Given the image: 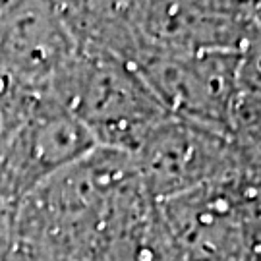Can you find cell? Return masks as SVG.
<instances>
[{
  "instance_id": "obj_1",
  "label": "cell",
  "mask_w": 261,
  "mask_h": 261,
  "mask_svg": "<svg viewBox=\"0 0 261 261\" xmlns=\"http://www.w3.org/2000/svg\"><path fill=\"white\" fill-rule=\"evenodd\" d=\"M151 203L130 153L95 147L23 199L12 238L56 261H82Z\"/></svg>"
},
{
  "instance_id": "obj_2",
  "label": "cell",
  "mask_w": 261,
  "mask_h": 261,
  "mask_svg": "<svg viewBox=\"0 0 261 261\" xmlns=\"http://www.w3.org/2000/svg\"><path fill=\"white\" fill-rule=\"evenodd\" d=\"M48 95L84 124L99 147L130 155L168 116L136 66L82 48L53 77Z\"/></svg>"
},
{
  "instance_id": "obj_3",
  "label": "cell",
  "mask_w": 261,
  "mask_h": 261,
  "mask_svg": "<svg viewBox=\"0 0 261 261\" xmlns=\"http://www.w3.org/2000/svg\"><path fill=\"white\" fill-rule=\"evenodd\" d=\"M95 147L84 124L43 95L0 151V213L14 219L25 197Z\"/></svg>"
},
{
  "instance_id": "obj_4",
  "label": "cell",
  "mask_w": 261,
  "mask_h": 261,
  "mask_svg": "<svg viewBox=\"0 0 261 261\" xmlns=\"http://www.w3.org/2000/svg\"><path fill=\"white\" fill-rule=\"evenodd\" d=\"M132 159L145 194L159 203L221 180L230 153L223 132L168 114Z\"/></svg>"
},
{
  "instance_id": "obj_5",
  "label": "cell",
  "mask_w": 261,
  "mask_h": 261,
  "mask_svg": "<svg viewBox=\"0 0 261 261\" xmlns=\"http://www.w3.org/2000/svg\"><path fill=\"white\" fill-rule=\"evenodd\" d=\"M75 50L58 2H0V64L28 84L48 93Z\"/></svg>"
},
{
  "instance_id": "obj_6",
  "label": "cell",
  "mask_w": 261,
  "mask_h": 261,
  "mask_svg": "<svg viewBox=\"0 0 261 261\" xmlns=\"http://www.w3.org/2000/svg\"><path fill=\"white\" fill-rule=\"evenodd\" d=\"M43 95H47V91L37 89L0 64V151Z\"/></svg>"
},
{
  "instance_id": "obj_7",
  "label": "cell",
  "mask_w": 261,
  "mask_h": 261,
  "mask_svg": "<svg viewBox=\"0 0 261 261\" xmlns=\"http://www.w3.org/2000/svg\"><path fill=\"white\" fill-rule=\"evenodd\" d=\"M4 261H56L48 253L39 250L35 246H29L25 242H19L16 238H12L8 252L4 255Z\"/></svg>"
}]
</instances>
